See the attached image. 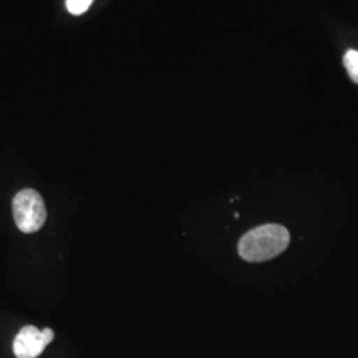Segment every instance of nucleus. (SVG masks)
I'll return each mask as SVG.
<instances>
[{
	"label": "nucleus",
	"mask_w": 358,
	"mask_h": 358,
	"mask_svg": "<svg viewBox=\"0 0 358 358\" xmlns=\"http://www.w3.org/2000/svg\"><path fill=\"white\" fill-rule=\"evenodd\" d=\"M13 214L17 229L24 234L38 232L47 220V207L36 190L17 192L13 201Z\"/></svg>",
	"instance_id": "obj_2"
},
{
	"label": "nucleus",
	"mask_w": 358,
	"mask_h": 358,
	"mask_svg": "<svg viewBox=\"0 0 358 358\" xmlns=\"http://www.w3.org/2000/svg\"><path fill=\"white\" fill-rule=\"evenodd\" d=\"M53 338L55 333L50 328L40 331L34 325H27L13 340V353L16 358H38Z\"/></svg>",
	"instance_id": "obj_3"
},
{
	"label": "nucleus",
	"mask_w": 358,
	"mask_h": 358,
	"mask_svg": "<svg viewBox=\"0 0 358 358\" xmlns=\"http://www.w3.org/2000/svg\"><path fill=\"white\" fill-rule=\"evenodd\" d=\"M289 239V232L282 224H262L244 234L238 251L247 262H266L282 254Z\"/></svg>",
	"instance_id": "obj_1"
},
{
	"label": "nucleus",
	"mask_w": 358,
	"mask_h": 358,
	"mask_svg": "<svg viewBox=\"0 0 358 358\" xmlns=\"http://www.w3.org/2000/svg\"><path fill=\"white\" fill-rule=\"evenodd\" d=\"M92 3H93V0H66L65 1L68 11L73 15L87 13Z\"/></svg>",
	"instance_id": "obj_5"
},
{
	"label": "nucleus",
	"mask_w": 358,
	"mask_h": 358,
	"mask_svg": "<svg viewBox=\"0 0 358 358\" xmlns=\"http://www.w3.org/2000/svg\"><path fill=\"white\" fill-rule=\"evenodd\" d=\"M344 64L349 77L358 84V51L349 50L344 57Z\"/></svg>",
	"instance_id": "obj_4"
}]
</instances>
